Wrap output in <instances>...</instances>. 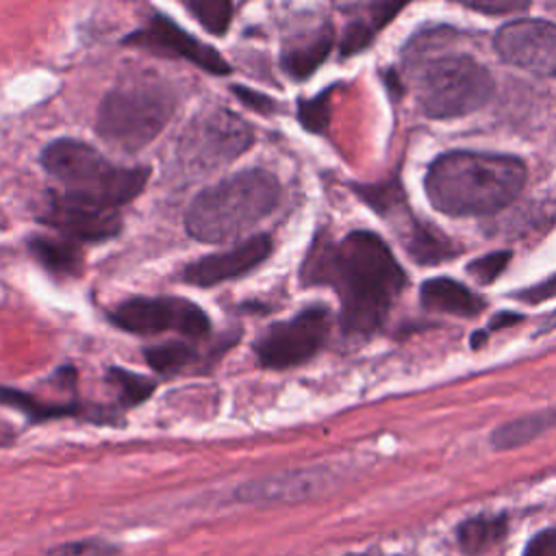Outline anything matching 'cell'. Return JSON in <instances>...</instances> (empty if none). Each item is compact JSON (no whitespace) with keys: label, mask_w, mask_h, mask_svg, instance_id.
Here are the masks:
<instances>
[{"label":"cell","mask_w":556,"mask_h":556,"mask_svg":"<svg viewBox=\"0 0 556 556\" xmlns=\"http://www.w3.org/2000/svg\"><path fill=\"white\" fill-rule=\"evenodd\" d=\"M302 282L334 287L343 332L367 337L380 328L406 287V274L376 232L354 230L339 243L324 237L313 241L302 263Z\"/></svg>","instance_id":"cell-1"},{"label":"cell","mask_w":556,"mask_h":556,"mask_svg":"<svg viewBox=\"0 0 556 556\" xmlns=\"http://www.w3.org/2000/svg\"><path fill=\"white\" fill-rule=\"evenodd\" d=\"M519 319H521V315H517V313H500V315H495V317H493V321H491L489 330L506 328V326H510V324H515V321H519Z\"/></svg>","instance_id":"cell-32"},{"label":"cell","mask_w":556,"mask_h":556,"mask_svg":"<svg viewBox=\"0 0 556 556\" xmlns=\"http://www.w3.org/2000/svg\"><path fill=\"white\" fill-rule=\"evenodd\" d=\"M554 424H556V413H534V415L506 421L493 430L491 445L495 450H515L519 445L530 443Z\"/></svg>","instance_id":"cell-21"},{"label":"cell","mask_w":556,"mask_h":556,"mask_svg":"<svg viewBox=\"0 0 556 556\" xmlns=\"http://www.w3.org/2000/svg\"><path fill=\"white\" fill-rule=\"evenodd\" d=\"M404 4L400 2H378V4H369L367 7V15L363 17H354L345 30H343V37H341V52L343 56H350V54H358L361 50H365L371 39L376 37V33L389 24L393 20V15L402 9Z\"/></svg>","instance_id":"cell-19"},{"label":"cell","mask_w":556,"mask_h":556,"mask_svg":"<svg viewBox=\"0 0 556 556\" xmlns=\"http://www.w3.org/2000/svg\"><path fill=\"white\" fill-rule=\"evenodd\" d=\"M421 304L430 311H443L463 317H476L484 308V300L454 278H430L421 285Z\"/></svg>","instance_id":"cell-15"},{"label":"cell","mask_w":556,"mask_h":556,"mask_svg":"<svg viewBox=\"0 0 556 556\" xmlns=\"http://www.w3.org/2000/svg\"><path fill=\"white\" fill-rule=\"evenodd\" d=\"M109 317L117 328L135 334L178 332L189 339H200L211 330V319L198 304L174 295L128 298L119 302Z\"/></svg>","instance_id":"cell-9"},{"label":"cell","mask_w":556,"mask_h":556,"mask_svg":"<svg viewBox=\"0 0 556 556\" xmlns=\"http://www.w3.org/2000/svg\"><path fill=\"white\" fill-rule=\"evenodd\" d=\"M124 43L148 50L152 54L182 59L187 63L202 67L208 74H230V65L213 46L195 39L191 33L180 28L172 17L163 13H154L141 28L128 33L124 37Z\"/></svg>","instance_id":"cell-10"},{"label":"cell","mask_w":556,"mask_h":556,"mask_svg":"<svg viewBox=\"0 0 556 556\" xmlns=\"http://www.w3.org/2000/svg\"><path fill=\"white\" fill-rule=\"evenodd\" d=\"M330 334L326 306H308L293 317L271 324L254 343L256 358L267 369H289L311 361Z\"/></svg>","instance_id":"cell-8"},{"label":"cell","mask_w":556,"mask_h":556,"mask_svg":"<svg viewBox=\"0 0 556 556\" xmlns=\"http://www.w3.org/2000/svg\"><path fill=\"white\" fill-rule=\"evenodd\" d=\"M424 182L437 211L452 217L489 215L519 195L526 165L510 154L452 150L430 163Z\"/></svg>","instance_id":"cell-2"},{"label":"cell","mask_w":556,"mask_h":556,"mask_svg":"<svg viewBox=\"0 0 556 556\" xmlns=\"http://www.w3.org/2000/svg\"><path fill=\"white\" fill-rule=\"evenodd\" d=\"M506 528H508L506 515L469 517L456 528V541L465 554L476 556L489 549L491 545L500 543L506 536Z\"/></svg>","instance_id":"cell-20"},{"label":"cell","mask_w":556,"mask_h":556,"mask_svg":"<svg viewBox=\"0 0 556 556\" xmlns=\"http://www.w3.org/2000/svg\"><path fill=\"white\" fill-rule=\"evenodd\" d=\"M497 54L521 70L556 78V24L519 17L506 22L493 37Z\"/></svg>","instance_id":"cell-11"},{"label":"cell","mask_w":556,"mask_h":556,"mask_svg":"<svg viewBox=\"0 0 556 556\" xmlns=\"http://www.w3.org/2000/svg\"><path fill=\"white\" fill-rule=\"evenodd\" d=\"M143 356L154 371L163 376H174L195 361V350L182 341H167V343L148 348Z\"/></svg>","instance_id":"cell-22"},{"label":"cell","mask_w":556,"mask_h":556,"mask_svg":"<svg viewBox=\"0 0 556 556\" xmlns=\"http://www.w3.org/2000/svg\"><path fill=\"white\" fill-rule=\"evenodd\" d=\"M174 106L176 100L163 85L154 80H128L102 98L96 130L109 146L135 152L163 130Z\"/></svg>","instance_id":"cell-6"},{"label":"cell","mask_w":556,"mask_h":556,"mask_svg":"<svg viewBox=\"0 0 556 556\" xmlns=\"http://www.w3.org/2000/svg\"><path fill=\"white\" fill-rule=\"evenodd\" d=\"M106 382L115 389L117 404L126 406V408L141 404L154 391V382L150 378L128 371V369H122V367H111L106 371Z\"/></svg>","instance_id":"cell-23"},{"label":"cell","mask_w":556,"mask_h":556,"mask_svg":"<svg viewBox=\"0 0 556 556\" xmlns=\"http://www.w3.org/2000/svg\"><path fill=\"white\" fill-rule=\"evenodd\" d=\"M508 258H510L508 250L506 252H491L486 256H480V258L471 261L467 265V274H471L480 285H489L504 271V267L508 265Z\"/></svg>","instance_id":"cell-27"},{"label":"cell","mask_w":556,"mask_h":556,"mask_svg":"<svg viewBox=\"0 0 556 556\" xmlns=\"http://www.w3.org/2000/svg\"><path fill=\"white\" fill-rule=\"evenodd\" d=\"M117 547L100 541V539H85V541H72L52 547L43 556H115Z\"/></svg>","instance_id":"cell-26"},{"label":"cell","mask_w":556,"mask_h":556,"mask_svg":"<svg viewBox=\"0 0 556 556\" xmlns=\"http://www.w3.org/2000/svg\"><path fill=\"white\" fill-rule=\"evenodd\" d=\"M330 93H332V89H326L311 100H300L298 119L306 130H311V132L326 130V126L330 122Z\"/></svg>","instance_id":"cell-25"},{"label":"cell","mask_w":556,"mask_h":556,"mask_svg":"<svg viewBox=\"0 0 556 556\" xmlns=\"http://www.w3.org/2000/svg\"><path fill=\"white\" fill-rule=\"evenodd\" d=\"M0 406L15 408L24 413L30 421H50V419H63V417H87L91 421H106L102 415L85 410L80 404H59V402H46L28 391L15 389V387H2L0 384Z\"/></svg>","instance_id":"cell-16"},{"label":"cell","mask_w":556,"mask_h":556,"mask_svg":"<svg viewBox=\"0 0 556 556\" xmlns=\"http://www.w3.org/2000/svg\"><path fill=\"white\" fill-rule=\"evenodd\" d=\"M523 556H556V528H545L536 532L528 541Z\"/></svg>","instance_id":"cell-29"},{"label":"cell","mask_w":556,"mask_h":556,"mask_svg":"<svg viewBox=\"0 0 556 556\" xmlns=\"http://www.w3.org/2000/svg\"><path fill=\"white\" fill-rule=\"evenodd\" d=\"M467 9L489 13V15H500V13H515L521 9H528V2L521 0H480V2H465Z\"/></svg>","instance_id":"cell-30"},{"label":"cell","mask_w":556,"mask_h":556,"mask_svg":"<svg viewBox=\"0 0 556 556\" xmlns=\"http://www.w3.org/2000/svg\"><path fill=\"white\" fill-rule=\"evenodd\" d=\"M232 93L252 111L256 113H274L276 111V100H271L269 96L261 93V91H254L250 87H243V85H235L232 87Z\"/></svg>","instance_id":"cell-28"},{"label":"cell","mask_w":556,"mask_h":556,"mask_svg":"<svg viewBox=\"0 0 556 556\" xmlns=\"http://www.w3.org/2000/svg\"><path fill=\"white\" fill-rule=\"evenodd\" d=\"M324 484L326 476L317 469L280 471L243 482L235 491V500L243 504H291L313 497L324 489Z\"/></svg>","instance_id":"cell-14"},{"label":"cell","mask_w":556,"mask_h":556,"mask_svg":"<svg viewBox=\"0 0 556 556\" xmlns=\"http://www.w3.org/2000/svg\"><path fill=\"white\" fill-rule=\"evenodd\" d=\"M41 165L61 185V195L109 211L135 200L150 176L146 167L115 165L89 143L70 137L50 141L41 150Z\"/></svg>","instance_id":"cell-4"},{"label":"cell","mask_w":556,"mask_h":556,"mask_svg":"<svg viewBox=\"0 0 556 556\" xmlns=\"http://www.w3.org/2000/svg\"><path fill=\"white\" fill-rule=\"evenodd\" d=\"M269 252H271V237L267 232L252 235L245 241L224 252L208 254L189 263L182 269L180 280L193 287H213L226 280H235L252 271L254 267H258L269 256Z\"/></svg>","instance_id":"cell-13"},{"label":"cell","mask_w":556,"mask_h":556,"mask_svg":"<svg viewBox=\"0 0 556 556\" xmlns=\"http://www.w3.org/2000/svg\"><path fill=\"white\" fill-rule=\"evenodd\" d=\"M413 74L417 104L424 115L434 119L473 113L493 93L489 70L463 52L419 54Z\"/></svg>","instance_id":"cell-5"},{"label":"cell","mask_w":556,"mask_h":556,"mask_svg":"<svg viewBox=\"0 0 556 556\" xmlns=\"http://www.w3.org/2000/svg\"><path fill=\"white\" fill-rule=\"evenodd\" d=\"M554 287H556V280H549V282H545V285H541V287H532V289L519 293L517 298H523V300H528V302H539V300H545V298L554 295V291H552Z\"/></svg>","instance_id":"cell-31"},{"label":"cell","mask_w":556,"mask_h":556,"mask_svg":"<svg viewBox=\"0 0 556 556\" xmlns=\"http://www.w3.org/2000/svg\"><path fill=\"white\" fill-rule=\"evenodd\" d=\"M185 9L211 35H224L232 22V4L226 0H189Z\"/></svg>","instance_id":"cell-24"},{"label":"cell","mask_w":556,"mask_h":556,"mask_svg":"<svg viewBox=\"0 0 556 556\" xmlns=\"http://www.w3.org/2000/svg\"><path fill=\"white\" fill-rule=\"evenodd\" d=\"M280 200V182L267 169H243L200 191L187 208L185 228L202 243H226L265 219Z\"/></svg>","instance_id":"cell-3"},{"label":"cell","mask_w":556,"mask_h":556,"mask_svg":"<svg viewBox=\"0 0 556 556\" xmlns=\"http://www.w3.org/2000/svg\"><path fill=\"white\" fill-rule=\"evenodd\" d=\"M28 250L33 258L54 276L76 278L83 271V252L76 241L37 235L28 239Z\"/></svg>","instance_id":"cell-18"},{"label":"cell","mask_w":556,"mask_h":556,"mask_svg":"<svg viewBox=\"0 0 556 556\" xmlns=\"http://www.w3.org/2000/svg\"><path fill=\"white\" fill-rule=\"evenodd\" d=\"M330 48H332V28L324 24L321 28L308 33L304 39H298L295 43L285 48L282 70L291 78L304 80L326 61Z\"/></svg>","instance_id":"cell-17"},{"label":"cell","mask_w":556,"mask_h":556,"mask_svg":"<svg viewBox=\"0 0 556 556\" xmlns=\"http://www.w3.org/2000/svg\"><path fill=\"white\" fill-rule=\"evenodd\" d=\"M39 222L59 230L70 241H104L122 230V217L117 211L89 206L76 200L50 191L39 215Z\"/></svg>","instance_id":"cell-12"},{"label":"cell","mask_w":556,"mask_h":556,"mask_svg":"<svg viewBox=\"0 0 556 556\" xmlns=\"http://www.w3.org/2000/svg\"><path fill=\"white\" fill-rule=\"evenodd\" d=\"M254 141L250 124L228 109L198 113L180 132L176 165L187 176L213 174L243 154Z\"/></svg>","instance_id":"cell-7"}]
</instances>
